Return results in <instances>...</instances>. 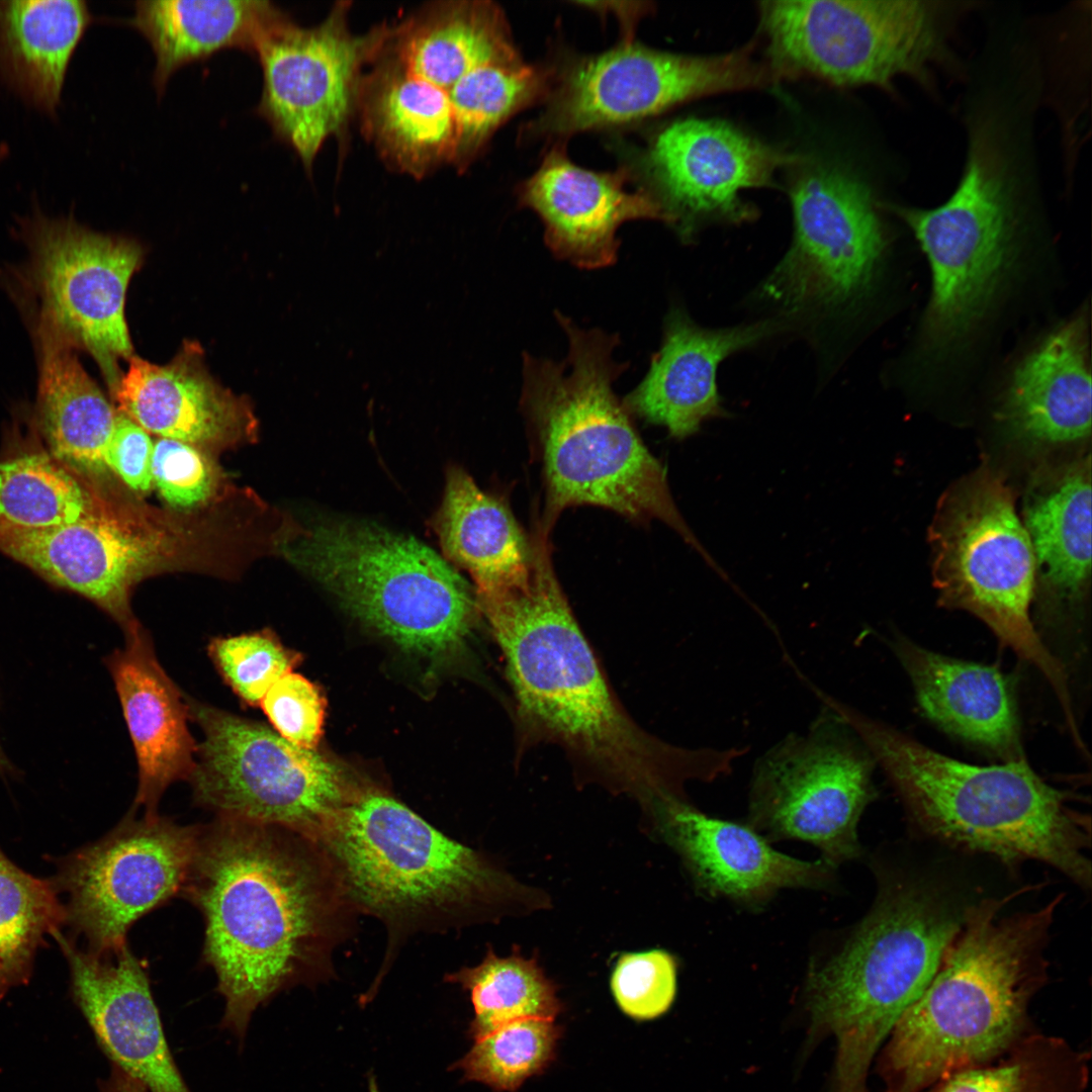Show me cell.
I'll use <instances>...</instances> for the list:
<instances>
[{
    "label": "cell",
    "mask_w": 1092,
    "mask_h": 1092,
    "mask_svg": "<svg viewBox=\"0 0 1092 1092\" xmlns=\"http://www.w3.org/2000/svg\"><path fill=\"white\" fill-rule=\"evenodd\" d=\"M1042 477L1026 494L1021 521L1041 580L1070 600L1083 593L1091 572L1090 456Z\"/></svg>",
    "instance_id": "e575fe53"
},
{
    "label": "cell",
    "mask_w": 1092,
    "mask_h": 1092,
    "mask_svg": "<svg viewBox=\"0 0 1092 1092\" xmlns=\"http://www.w3.org/2000/svg\"><path fill=\"white\" fill-rule=\"evenodd\" d=\"M64 924L53 881L24 872L0 849V1000L29 981L36 950Z\"/></svg>",
    "instance_id": "f35d334b"
},
{
    "label": "cell",
    "mask_w": 1092,
    "mask_h": 1092,
    "mask_svg": "<svg viewBox=\"0 0 1092 1092\" xmlns=\"http://www.w3.org/2000/svg\"><path fill=\"white\" fill-rule=\"evenodd\" d=\"M200 825L157 814H128L105 836L59 860L52 880L65 894V924L84 949L111 952L126 944L144 915L181 896Z\"/></svg>",
    "instance_id": "9a60e30c"
},
{
    "label": "cell",
    "mask_w": 1092,
    "mask_h": 1092,
    "mask_svg": "<svg viewBox=\"0 0 1092 1092\" xmlns=\"http://www.w3.org/2000/svg\"><path fill=\"white\" fill-rule=\"evenodd\" d=\"M203 734L189 778L216 816L276 825L315 840L356 791L343 769L266 725L185 697Z\"/></svg>",
    "instance_id": "7c38bea8"
},
{
    "label": "cell",
    "mask_w": 1092,
    "mask_h": 1092,
    "mask_svg": "<svg viewBox=\"0 0 1092 1092\" xmlns=\"http://www.w3.org/2000/svg\"><path fill=\"white\" fill-rule=\"evenodd\" d=\"M0 775L3 776V777H7V776H10V775H15V767L13 766V764L11 763L9 758L6 756L4 750H3L2 746H1V743H0Z\"/></svg>",
    "instance_id": "c3c4849f"
},
{
    "label": "cell",
    "mask_w": 1092,
    "mask_h": 1092,
    "mask_svg": "<svg viewBox=\"0 0 1092 1092\" xmlns=\"http://www.w3.org/2000/svg\"><path fill=\"white\" fill-rule=\"evenodd\" d=\"M611 989L621 1010L630 1017H658L675 996V961L661 949L624 953L613 971Z\"/></svg>",
    "instance_id": "7bdbcfd3"
},
{
    "label": "cell",
    "mask_w": 1092,
    "mask_h": 1092,
    "mask_svg": "<svg viewBox=\"0 0 1092 1092\" xmlns=\"http://www.w3.org/2000/svg\"><path fill=\"white\" fill-rule=\"evenodd\" d=\"M306 840L244 819L200 825L181 896L201 913L221 1024L240 1038L260 1005L306 976L322 941L327 896Z\"/></svg>",
    "instance_id": "7a4b0ae2"
},
{
    "label": "cell",
    "mask_w": 1092,
    "mask_h": 1092,
    "mask_svg": "<svg viewBox=\"0 0 1092 1092\" xmlns=\"http://www.w3.org/2000/svg\"><path fill=\"white\" fill-rule=\"evenodd\" d=\"M524 584L477 594L504 654L526 740L562 746L613 788L647 805L684 796L690 781L728 769L721 748H684L644 732L624 711L555 575L549 537L536 532Z\"/></svg>",
    "instance_id": "6da1fadb"
},
{
    "label": "cell",
    "mask_w": 1092,
    "mask_h": 1092,
    "mask_svg": "<svg viewBox=\"0 0 1092 1092\" xmlns=\"http://www.w3.org/2000/svg\"><path fill=\"white\" fill-rule=\"evenodd\" d=\"M794 238L762 286L792 311L851 307L872 286L885 236L868 187L846 172L816 168L792 186Z\"/></svg>",
    "instance_id": "ac0fdd59"
},
{
    "label": "cell",
    "mask_w": 1092,
    "mask_h": 1092,
    "mask_svg": "<svg viewBox=\"0 0 1092 1092\" xmlns=\"http://www.w3.org/2000/svg\"><path fill=\"white\" fill-rule=\"evenodd\" d=\"M627 178L625 170L598 173L580 168L556 147L521 186L520 201L542 219L545 243L556 258L581 269H601L616 262L617 230L625 221L666 222L647 191L625 189Z\"/></svg>",
    "instance_id": "603a6c76"
},
{
    "label": "cell",
    "mask_w": 1092,
    "mask_h": 1092,
    "mask_svg": "<svg viewBox=\"0 0 1092 1092\" xmlns=\"http://www.w3.org/2000/svg\"><path fill=\"white\" fill-rule=\"evenodd\" d=\"M283 556L349 613L404 650L430 658L467 637L476 603L459 573L414 537L372 523L324 519L278 543Z\"/></svg>",
    "instance_id": "52a82bcc"
},
{
    "label": "cell",
    "mask_w": 1092,
    "mask_h": 1092,
    "mask_svg": "<svg viewBox=\"0 0 1092 1092\" xmlns=\"http://www.w3.org/2000/svg\"><path fill=\"white\" fill-rule=\"evenodd\" d=\"M826 704L859 737L926 833L1007 866L1043 862L1090 889V818L1023 758L999 765L969 764L834 697Z\"/></svg>",
    "instance_id": "5b68a950"
},
{
    "label": "cell",
    "mask_w": 1092,
    "mask_h": 1092,
    "mask_svg": "<svg viewBox=\"0 0 1092 1092\" xmlns=\"http://www.w3.org/2000/svg\"><path fill=\"white\" fill-rule=\"evenodd\" d=\"M751 51L696 57L625 42L573 64L535 129L566 135L632 122L694 98L769 84L775 71L754 61Z\"/></svg>",
    "instance_id": "2e32d148"
},
{
    "label": "cell",
    "mask_w": 1092,
    "mask_h": 1092,
    "mask_svg": "<svg viewBox=\"0 0 1092 1092\" xmlns=\"http://www.w3.org/2000/svg\"><path fill=\"white\" fill-rule=\"evenodd\" d=\"M445 555L472 576L477 594L527 582L532 547L508 507L463 470L448 471L435 522Z\"/></svg>",
    "instance_id": "d6a6232c"
},
{
    "label": "cell",
    "mask_w": 1092,
    "mask_h": 1092,
    "mask_svg": "<svg viewBox=\"0 0 1092 1092\" xmlns=\"http://www.w3.org/2000/svg\"><path fill=\"white\" fill-rule=\"evenodd\" d=\"M892 648L930 720L1008 761L1022 759L1012 688L997 667L944 656L902 637Z\"/></svg>",
    "instance_id": "4316f807"
},
{
    "label": "cell",
    "mask_w": 1092,
    "mask_h": 1092,
    "mask_svg": "<svg viewBox=\"0 0 1092 1092\" xmlns=\"http://www.w3.org/2000/svg\"><path fill=\"white\" fill-rule=\"evenodd\" d=\"M316 840L326 843L355 899L389 917L525 902L520 884L439 832L393 798L356 790Z\"/></svg>",
    "instance_id": "9c48e42d"
},
{
    "label": "cell",
    "mask_w": 1092,
    "mask_h": 1092,
    "mask_svg": "<svg viewBox=\"0 0 1092 1092\" xmlns=\"http://www.w3.org/2000/svg\"><path fill=\"white\" fill-rule=\"evenodd\" d=\"M1003 420L1029 441L1065 444L1091 432V374L1086 324L1075 317L1050 334L1016 367Z\"/></svg>",
    "instance_id": "f1b7e54d"
},
{
    "label": "cell",
    "mask_w": 1092,
    "mask_h": 1092,
    "mask_svg": "<svg viewBox=\"0 0 1092 1092\" xmlns=\"http://www.w3.org/2000/svg\"><path fill=\"white\" fill-rule=\"evenodd\" d=\"M797 157L779 152L729 123L699 118L674 121L653 138L643 157L647 191L666 222L689 240L711 218L738 221L748 210L742 190L770 184Z\"/></svg>",
    "instance_id": "d6986e66"
},
{
    "label": "cell",
    "mask_w": 1092,
    "mask_h": 1092,
    "mask_svg": "<svg viewBox=\"0 0 1092 1092\" xmlns=\"http://www.w3.org/2000/svg\"><path fill=\"white\" fill-rule=\"evenodd\" d=\"M38 323L97 362L113 395L120 359L132 357L125 293L142 260L133 241L92 232L72 218L38 216L27 226Z\"/></svg>",
    "instance_id": "e0dca14e"
},
{
    "label": "cell",
    "mask_w": 1092,
    "mask_h": 1092,
    "mask_svg": "<svg viewBox=\"0 0 1092 1092\" xmlns=\"http://www.w3.org/2000/svg\"><path fill=\"white\" fill-rule=\"evenodd\" d=\"M106 452V465L131 489L147 491L152 478L154 443L142 427L117 412Z\"/></svg>",
    "instance_id": "bcb514c9"
},
{
    "label": "cell",
    "mask_w": 1092,
    "mask_h": 1092,
    "mask_svg": "<svg viewBox=\"0 0 1092 1092\" xmlns=\"http://www.w3.org/2000/svg\"><path fill=\"white\" fill-rule=\"evenodd\" d=\"M1090 1054L1031 1030L996 1060L919 1092H1086Z\"/></svg>",
    "instance_id": "d590c367"
},
{
    "label": "cell",
    "mask_w": 1092,
    "mask_h": 1092,
    "mask_svg": "<svg viewBox=\"0 0 1092 1092\" xmlns=\"http://www.w3.org/2000/svg\"><path fill=\"white\" fill-rule=\"evenodd\" d=\"M649 811L664 840L682 857L697 885L714 897L759 904L783 888H819L832 867L784 854L750 825L709 816L684 797Z\"/></svg>",
    "instance_id": "7402d4cb"
},
{
    "label": "cell",
    "mask_w": 1092,
    "mask_h": 1092,
    "mask_svg": "<svg viewBox=\"0 0 1092 1092\" xmlns=\"http://www.w3.org/2000/svg\"><path fill=\"white\" fill-rule=\"evenodd\" d=\"M75 1003L113 1065L150 1092H190L168 1046L146 965L128 944L107 953L78 946L61 930Z\"/></svg>",
    "instance_id": "44dd1931"
},
{
    "label": "cell",
    "mask_w": 1092,
    "mask_h": 1092,
    "mask_svg": "<svg viewBox=\"0 0 1092 1092\" xmlns=\"http://www.w3.org/2000/svg\"><path fill=\"white\" fill-rule=\"evenodd\" d=\"M383 50L448 92L485 64L520 61L506 18L489 1H439L388 27Z\"/></svg>",
    "instance_id": "f546056e"
},
{
    "label": "cell",
    "mask_w": 1092,
    "mask_h": 1092,
    "mask_svg": "<svg viewBox=\"0 0 1092 1092\" xmlns=\"http://www.w3.org/2000/svg\"><path fill=\"white\" fill-rule=\"evenodd\" d=\"M52 455L32 450L0 460V522L43 530L75 523L100 507Z\"/></svg>",
    "instance_id": "74e56055"
},
{
    "label": "cell",
    "mask_w": 1092,
    "mask_h": 1092,
    "mask_svg": "<svg viewBox=\"0 0 1092 1092\" xmlns=\"http://www.w3.org/2000/svg\"><path fill=\"white\" fill-rule=\"evenodd\" d=\"M113 397L145 431L191 445L226 440L247 422L242 401L209 375L194 344L162 366L131 357Z\"/></svg>",
    "instance_id": "83f0119b"
},
{
    "label": "cell",
    "mask_w": 1092,
    "mask_h": 1092,
    "mask_svg": "<svg viewBox=\"0 0 1092 1092\" xmlns=\"http://www.w3.org/2000/svg\"><path fill=\"white\" fill-rule=\"evenodd\" d=\"M876 765L851 727L823 705L805 732L787 735L754 763L750 826L812 843L831 867L856 857L857 824L877 795Z\"/></svg>",
    "instance_id": "4fadbf2b"
},
{
    "label": "cell",
    "mask_w": 1092,
    "mask_h": 1092,
    "mask_svg": "<svg viewBox=\"0 0 1092 1092\" xmlns=\"http://www.w3.org/2000/svg\"><path fill=\"white\" fill-rule=\"evenodd\" d=\"M989 116L970 128L968 158L952 194L924 209L894 207L913 232L931 271L924 329L931 349L947 350L979 320L1012 258L1015 184Z\"/></svg>",
    "instance_id": "30bf717a"
},
{
    "label": "cell",
    "mask_w": 1092,
    "mask_h": 1092,
    "mask_svg": "<svg viewBox=\"0 0 1092 1092\" xmlns=\"http://www.w3.org/2000/svg\"><path fill=\"white\" fill-rule=\"evenodd\" d=\"M355 117L364 138L396 172L422 179L453 164L456 124L447 94L383 48L362 75Z\"/></svg>",
    "instance_id": "484cf974"
},
{
    "label": "cell",
    "mask_w": 1092,
    "mask_h": 1092,
    "mask_svg": "<svg viewBox=\"0 0 1092 1092\" xmlns=\"http://www.w3.org/2000/svg\"><path fill=\"white\" fill-rule=\"evenodd\" d=\"M454 980L470 993L474 1039L517 1020H554L560 1010L553 983L536 959H527L519 950L502 958L489 951L478 966L460 972Z\"/></svg>",
    "instance_id": "ab89813d"
},
{
    "label": "cell",
    "mask_w": 1092,
    "mask_h": 1092,
    "mask_svg": "<svg viewBox=\"0 0 1092 1092\" xmlns=\"http://www.w3.org/2000/svg\"><path fill=\"white\" fill-rule=\"evenodd\" d=\"M962 913L928 883H891L842 950L810 973L813 1026L837 1042L838 1092H868L875 1056L935 975Z\"/></svg>",
    "instance_id": "8992f818"
},
{
    "label": "cell",
    "mask_w": 1092,
    "mask_h": 1092,
    "mask_svg": "<svg viewBox=\"0 0 1092 1092\" xmlns=\"http://www.w3.org/2000/svg\"><path fill=\"white\" fill-rule=\"evenodd\" d=\"M284 13L268 0H140L129 23L152 46L154 84L162 93L170 76L187 63L226 48L255 55Z\"/></svg>",
    "instance_id": "1f68e13d"
},
{
    "label": "cell",
    "mask_w": 1092,
    "mask_h": 1092,
    "mask_svg": "<svg viewBox=\"0 0 1092 1092\" xmlns=\"http://www.w3.org/2000/svg\"><path fill=\"white\" fill-rule=\"evenodd\" d=\"M91 18L85 1H0V72L8 84L36 108L55 113Z\"/></svg>",
    "instance_id": "836d02e7"
},
{
    "label": "cell",
    "mask_w": 1092,
    "mask_h": 1092,
    "mask_svg": "<svg viewBox=\"0 0 1092 1092\" xmlns=\"http://www.w3.org/2000/svg\"><path fill=\"white\" fill-rule=\"evenodd\" d=\"M770 67L834 85L891 90L900 76L922 84L949 60L946 8L930 1H764Z\"/></svg>",
    "instance_id": "8fae6325"
},
{
    "label": "cell",
    "mask_w": 1092,
    "mask_h": 1092,
    "mask_svg": "<svg viewBox=\"0 0 1092 1092\" xmlns=\"http://www.w3.org/2000/svg\"><path fill=\"white\" fill-rule=\"evenodd\" d=\"M3 154H4V152L2 151V149H0V160H1L2 156H3Z\"/></svg>",
    "instance_id": "f907efd6"
},
{
    "label": "cell",
    "mask_w": 1092,
    "mask_h": 1092,
    "mask_svg": "<svg viewBox=\"0 0 1092 1092\" xmlns=\"http://www.w3.org/2000/svg\"><path fill=\"white\" fill-rule=\"evenodd\" d=\"M36 341L37 414L52 456L82 473L105 472L118 413L62 337L38 323Z\"/></svg>",
    "instance_id": "4dcf8cb0"
},
{
    "label": "cell",
    "mask_w": 1092,
    "mask_h": 1092,
    "mask_svg": "<svg viewBox=\"0 0 1092 1092\" xmlns=\"http://www.w3.org/2000/svg\"><path fill=\"white\" fill-rule=\"evenodd\" d=\"M559 1029L553 1020L528 1018L513 1021L475 1039L455 1064L465 1079L497 1091H516L552 1060Z\"/></svg>",
    "instance_id": "60d3db41"
},
{
    "label": "cell",
    "mask_w": 1092,
    "mask_h": 1092,
    "mask_svg": "<svg viewBox=\"0 0 1092 1092\" xmlns=\"http://www.w3.org/2000/svg\"><path fill=\"white\" fill-rule=\"evenodd\" d=\"M350 10V2H337L308 27L284 13L255 52L263 72L257 112L307 171L328 140L346 138L362 75L387 36V23L354 33Z\"/></svg>",
    "instance_id": "5bb4252c"
},
{
    "label": "cell",
    "mask_w": 1092,
    "mask_h": 1092,
    "mask_svg": "<svg viewBox=\"0 0 1092 1092\" xmlns=\"http://www.w3.org/2000/svg\"><path fill=\"white\" fill-rule=\"evenodd\" d=\"M0 552L91 601L124 629L134 622L130 592L161 567L165 543L153 527L134 525L100 506L75 523L51 529L0 522Z\"/></svg>",
    "instance_id": "ffe728a7"
},
{
    "label": "cell",
    "mask_w": 1092,
    "mask_h": 1092,
    "mask_svg": "<svg viewBox=\"0 0 1092 1092\" xmlns=\"http://www.w3.org/2000/svg\"><path fill=\"white\" fill-rule=\"evenodd\" d=\"M928 538L939 603L975 615L1004 646L1035 666L1066 718H1072L1063 665L1030 619L1035 558L1003 476L982 465L950 485L938 500Z\"/></svg>",
    "instance_id": "ba28073f"
},
{
    "label": "cell",
    "mask_w": 1092,
    "mask_h": 1092,
    "mask_svg": "<svg viewBox=\"0 0 1092 1092\" xmlns=\"http://www.w3.org/2000/svg\"><path fill=\"white\" fill-rule=\"evenodd\" d=\"M207 653L224 682L250 707L259 706L267 691L292 671L300 658L268 629L212 638Z\"/></svg>",
    "instance_id": "b9f144b4"
},
{
    "label": "cell",
    "mask_w": 1092,
    "mask_h": 1092,
    "mask_svg": "<svg viewBox=\"0 0 1092 1092\" xmlns=\"http://www.w3.org/2000/svg\"><path fill=\"white\" fill-rule=\"evenodd\" d=\"M152 478L171 506L191 508L210 495L213 475L204 456L191 444L160 438L154 444Z\"/></svg>",
    "instance_id": "f6af8a7d"
},
{
    "label": "cell",
    "mask_w": 1092,
    "mask_h": 1092,
    "mask_svg": "<svg viewBox=\"0 0 1092 1092\" xmlns=\"http://www.w3.org/2000/svg\"><path fill=\"white\" fill-rule=\"evenodd\" d=\"M370 1092H377L374 1083L370 1084Z\"/></svg>",
    "instance_id": "681fc988"
},
{
    "label": "cell",
    "mask_w": 1092,
    "mask_h": 1092,
    "mask_svg": "<svg viewBox=\"0 0 1092 1092\" xmlns=\"http://www.w3.org/2000/svg\"><path fill=\"white\" fill-rule=\"evenodd\" d=\"M763 321L708 330L672 308L665 317L660 349L639 385L624 399L630 414L663 426L671 438L684 440L705 421L727 417L716 385L719 364L729 355L753 346L776 331Z\"/></svg>",
    "instance_id": "cb8c5ba5"
},
{
    "label": "cell",
    "mask_w": 1092,
    "mask_h": 1092,
    "mask_svg": "<svg viewBox=\"0 0 1092 1092\" xmlns=\"http://www.w3.org/2000/svg\"><path fill=\"white\" fill-rule=\"evenodd\" d=\"M125 645L104 658L120 702L139 768L132 810L157 814L166 789L189 780L197 745L189 731L185 697L161 666L142 626L124 632Z\"/></svg>",
    "instance_id": "d4e9b609"
},
{
    "label": "cell",
    "mask_w": 1092,
    "mask_h": 1092,
    "mask_svg": "<svg viewBox=\"0 0 1092 1092\" xmlns=\"http://www.w3.org/2000/svg\"><path fill=\"white\" fill-rule=\"evenodd\" d=\"M101 1092H150L141 1082L112 1066L109 1077L101 1084Z\"/></svg>",
    "instance_id": "7dc6e473"
},
{
    "label": "cell",
    "mask_w": 1092,
    "mask_h": 1092,
    "mask_svg": "<svg viewBox=\"0 0 1092 1092\" xmlns=\"http://www.w3.org/2000/svg\"><path fill=\"white\" fill-rule=\"evenodd\" d=\"M567 337L561 361L523 355L521 406L538 445L546 488L543 531L566 508L592 505L637 522L658 520L719 576L723 568L685 521L666 470L642 442L613 384L627 369L613 353L620 339L582 329L555 311Z\"/></svg>",
    "instance_id": "277c9868"
},
{
    "label": "cell",
    "mask_w": 1092,
    "mask_h": 1092,
    "mask_svg": "<svg viewBox=\"0 0 1092 1092\" xmlns=\"http://www.w3.org/2000/svg\"><path fill=\"white\" fill-rule=\"evenodd\" d=\"M1019 893L963 911L935 975L879 1052L886 1092H919L990 1063L1032 1030L1029 1007L1049 979L1045 950L1063 895L1006 913Z\"/></svg>",
    "instance_id": "3957f363"
},
{
    "label": "cell",
    "mask_w": 1092,
    "mask_h": 1092,
    "mask_svg": "<svg viewBox=\"0 0 1092 1092\" xmlns=\"http://www.w3.org/2000/svg\"><path fill=\"white\" fill-rule=\"evenodd\" d=\"M547 83L546 72L521 60L485 64L460 79L447 93L456 124L452 167L467 170L493 132L542 97Z\"/></svg>",
    "instance_id": "8d00e7d4"
},
{
    "label": "cell",
    "mask_w": 1092,
    "mask_h": 1092,
    "mask_svg": "<svg viewBox=\"0 0 1092 1092\" xmlns=\"http://www.w3.org/2000/svg\"><path fill=\"white\" fill-rule=\"evenodd\" d=\"M259 706L277 734L299 747L314 749L323 734L325 702L312 682L290 671L267 691Z\"/></svg>",
    "instance_id": "ee69618b"
}]
</instances>
